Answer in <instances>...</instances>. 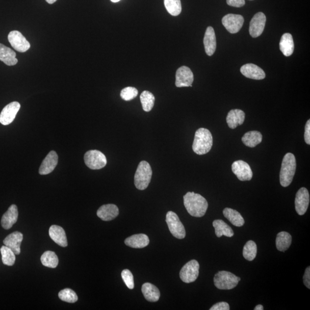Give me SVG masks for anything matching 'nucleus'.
<instances>
[{
  "label": "nucleus",
  "instance_id": "41",
  "mask_svg": "<svg viewBox=\"0 0 310 310\" xmlns=\"http://www.w3.org/2000/svg\"><path fill=\"white\" fill-rule=\"evenodd\" d=\"M228 5L233 7L240 8L245 4V0H227Z\"/></svg>",
  "mask_w": 310,
  "mask_h": 310
},
{
  "label": "nucleus",
  "instance_id": "12",
  "mask_svg": "<svg viewBox=\"0 0 310 310\" xmlns=\"http://www.w3.org/2000/svg\"><path fill=\"white\" fill-rule=\"evenodd\" d=\"M266 16L262 12H258L254 16L250 22L249 31L252 38H258L264 31Z\"/></svg>",
  "mask_w": 310,
  "mask_h": 310
},
{
  "label": "nucleus",
  "instance_id": "26",
  "mask_svg": "<svg viewBox=\"0 0 310 310\" xmlns=\"http://www.w3.org/2000/svg\"><path fill=\"white\" fill-rule=\"evenodd\" d=\"M280 50L285 56H291L294 52V40L290 33H286L283 35L280 42Z\"/></svg>",
  "mask_w": 310,
  "mask_h": 310
},
{
  "label": "nucleus",
  "instance_id": "44",
  "mask_svg": "<svg viewBox=\"0 0 310 310\" xmlns=\"http://www.w3.org/2000/svg\"><path fill=\"white\" fill-rule=\"evenodd\" d=\"M255 310H263V306L261 305H258L256 306V308L254 309Z\"/></svg>",
  "mask_w": 310,
  "mask_h": 310
},
{
  "label": "nucleus",
  "instance_id": "47",
  "mask_svg": "<svg viewBox=\"0 0 310 310\" xmlns=\"http://www.w3.org/2000/svg\"><path fill=\"white\" fill-rule=\"evenodd\" d=\"M251 1H252V0H251Z\"/></svg>",
  "mask_w": 310,
  "mask_h": 310
},
{
  "label": "nucleus",
  "instance_id": "46",
  "mask_svg": "<svg viewBox=\"0 0 310 310\" xmlns=\"http://www.w3.org/2000/svg\"><path fill=\"white\" fill-rule=\"evenodd\" d=\"M110 1L113 2H119L120 0H110Z\"/></svg>",
  "mask_w": 310,
  "mask_h": 310
},
{
  "label": "nucleus",
  "instance_id": "14",
  "mask_svg": "<svg viewBox=\"0 0 310 310\" xmlns=\"http://www.w3.org/2000/svg\"><path fill=\"white\" fill-rule=\"evenodd\" d=\"M310 203V194L305 187L300 188L296 195L295 205V209L299 215L306 213Z\"/></svg>",
  "mask_w": 310,
  "mask_h": 310
},
{
  "label": "nucleus",
  "instance_id": "28",
  "mask_svg": "<svg viewBox=\"0 0 310 310\" xmlns=\"http://www.w3.org/2000/svg\"><path fill=\"white\" fill-rule=\"evenodd\" d=\"M213 226L215 229V234L217 237H221L222 235L226 237H232L234 235L233 231L230 226L226 224L224 221L221 220H215L213 222Z\"/></svg>",
  "mask_w": 310,
  "mask_h": 310
},
{
  "label": "nucleus",
  "instance_id": "37",
  "mask_svg": "<svg viewBox=\"0 0 310 310\" xmlns=\"http://www.w3.org/2000/svg\"><path fill=\"white\" fill-rule=\"evenodd\" d=\"M58 296L62 301L69 303H76L78 299L76 293L70 288H65L60 291Z\"/></svg>",
  "mask_w": 310,
  "mask_h": 310
},
{
  "label": "nucleus",
  "instance_id": "27",
  "mask_svg": "<svg viewBox=\"0 0 310 310\" xmlns=\"http://www.w3.org/2000/svg\"><path fill=\"white\" fill-rule=\"evenodd\" d=\"M144 298L148 301L156 302L159 301L160 296L159 289L156 286L151 284L150 283H146L141 288Z\"/></svg>",
  "mask_w": 310,
  "mask_h": 310
},
{
  "label": "nucleus",
  "instance_id": "30",
  "mask_svg": "<svg viewBox=\"0 0 310 310\" xmlns=\"http://www.w3.org/2000/svg\"><path fill=\"white\" fill-rule=\"evenodd\" d=\"M262 134L258 131H250L242 137V141L246 146L254 148L261 143Z\"/></svg>",
  "mask_w": 310,
  "mask_h": 310
},
{
  "label": "nucleus",
  "instance_id": "24",
  "mask_svg": "<svg viewBox=\"0 0 310 310\" xmlns=\"http://www.w3.org/2000/svg\"><path fill=\"white\" fill-rule=\"evenodd\" d=\"M245 114L240 109H232L228 114L227 122L229 128L235 129L245 121Z\"/></svg>",
  "mask_w": 310,
  "mask_h": 310
},
{
  "label": "nucleus",
  "instance_id": "43",
  "mask_svg": "<svg viewBox=\"0 0 310 310\" xmlns=\"http://www.w3.org/2000/svg\"><path fill=\"white\" fill-rule=\"evenodd\" d=\"M305 140L306 144H310V120H309L305 126Z\"/></svg>",
  "mask_w": 310,
  "mask_h": 310
},
{
  "label": "nucleus",
  "instance_id": "11",
  "mask_svg": "<svg viewBox=\"0 0 310 310\" xmlns=\"http://www.w3.org/2000/svg\"><path fill=\"white\" fill-rule=\"evenodd\" d=\"M8 40L13 48L20 52H25L31 47L30 43L26 40L21 32L13 31L9 33Z\"/></svg>",
  "mask_w": 310,
  "mask_h": 310
},
{
  "label": "nucleus",
  "instance_id": "5",
  "mask_svg": "<svg viewBox=\"0 0 310 310\" xmlns=\"http://www.w3.org/2000/svg\"><path fill=\"white\" fill-rule=\"evenodd\" d=\"M241 279L230 272L220 271L215 274L214 283L215 287L223 290L234 288Z\"/></svg>",
  "mask_w": 310,
  "mask_h": 310
},
{
  "label": "nucleus",
  "instance_id": "32",
  "mask_svg": "<svg viewBox=\"0 0 310 310\" xmlns=\"http://www.w3.org/2000/svg\"><path fill=\"white\" fill-rule=\"evenodd\" d=\"M41 262L46 267L55 268L59 264V259L55 252L49 251L42 255Z\"/></svg>",
  "mask_w": 310,
  "mask_h": 310
},
{
  "label": "nucleus",
  "instance_id": "23",
  "mask_svg": "<svg viewBox=\"0 0 310 310\" xmlns=\"http://www.w3.org/2000/svg\"><path fill=\"white\" fill-rule=\"evenodd\" d=\"M124 242L128 247L132 248H143L150 244V239L146 234H138L128 237Z\"/></svg>",
  "mask_w": 310,
  "mask_h": 310
},
{
  "label": "nucleus",
  "instance_id": "9",
  "mask_svg": "<svg viewBox=\"0 0 310 310\" xmlns=\"http://www.w3.org/2000/svg\"><path fill=\"white\" fill-rule=\"evenodd\" d=\"M244 23V19L240 15L228 14L222 19V25L229 32L232 34L240 31Z\"/></svg>",
  "mask_w": 310,
  "mask_h": 310
},
{
  "label": "nucleus",
  "instance_id": "1",
  "mask_svg": "<svg viewBox=\"0 0 310 310\" xmlns=\"http://www.w3.org/2000/svg\"><path fill=\"white\" fill-rule=\"evenodd\" d=\"M184 205L191 216L202 217L204 216L208 208V203L201 195L188 192L183 197Z\"/></svg>",
  "mask_w": 310,
  "mask_h": 310
},
{
  "label": "nucleus",
  "instance_id": "6",
  "mask_svg": "<svg viewBox=\"0 0 310 310\" xmlns=\"http://www.w3.org/2000/svg\"><path fill=\"white\" fill-rule=\"evenodd\" d=\"M166 221L168 228L173 236L178 239H183L186 237V231L184 225L180 220L178 215L173 211H168Z\"/></svg>",
  "mask_w": 310,
  "mask_h": 310
},
{
  "label": "nucleus",
  "instance_id": "2",
  "mask_svg": "<svg viewBox=\"0 0 310 310\" xmlns=\"http://www.w3.org/2000/svg\"><path fill=\"white\" fill-rule=\"evenodd\" d=\"M213 146V136L209 130L201 128L195 134L193 150L199 155L207 154Z\"/></svg>",
  "mask_w": 310,
  "mask_h": 310
},
{
  "label": "nucleus",
  "instance_id": "20",
  "mask_svg": "<svg viewBox=\"0 0 310 310\" xmlns=\"http://www.w3.org/2000/svg\"><path fill=\"white\" fill-rule=\"evenodd\" d=\"M204 44L205 52L208 56H212L216 50L217 42L214 30L211 26H208L206 31Z\"/></svg>",
  "mask_w": 310,
  "mask_h": 310
},
{
  "label": "nucleus",
  "instance_id": "45",
  "mask_svg": "<svg viewBox=\"0 0 310 310\" xmlns=\"http://www.w3.org/2000/svg\"><path fill=\"white\" fill-rule=\"evenodd\" d=\"M46 1L50 4H53V3L56 1V0H46Z\"/></svg>",
  "mask_w": 310,
  "mask_h": 310
},
{
  "label": "nucleus",
  "instance_id": "21",
  "mask_svg": "<svg viewBox=\"0 0 310 310\" xmlns=\"http://www.w3.org/2000/svg\"><path fill=\"white\" fill-rule=\"evenodd\" d=\"M49 235L51 238L60 247H66L68 245L66 232L59 226L52 225L49 229Z\"/></svg>",
  "mask_w": 310,
  "mask_h": 310
},
{
  "label": "nucleus",
  "instance_id": "15",
  "mask_svg": "<svg viewBox=\"0 0 310 310\" xmlns=\"http://www.w3.org/2000/svg\"><path fill=\"white\" fill-rule=\"evenodd\" d=\"M20 108L18 102H12L6 105L0 114V123L4 126H7L15 120L17 113Z\"/></svg>",
  "mask_w": 310,
  "mask_h": 310
},
{
  "label": "nucleus",
  "instance_id": "39",
  "mask_svg": "<svg viewBox=\"0 0 310 310\" xmlns=\"http://www.w3.org/2000/svg\"><path fill=\"white\" fill-rule=\"evenodd\" d=\"M121 277H122L123 281L126 283L128 288L130 289L134 288L133 276L129 270H128V269H124V270L121 272Z\"/></svg>",
  "mask_w": 310,
  "mask_h": 310
},
{
  "label": "nucleus",
  "instance_id": "16",
  "mask_svg": "<svg viewBox=\"0 0 310 310\" xmlns=\"http://www.w3.org/2000/svg\"><path fill=\"white\" fill-rule=\"evenodd\" d=\"M58 163V156L56 152L52 151L47 155L39 168L40 175H47L54 170Z\"/></svg>",
  "mask_w": 310,
  "mask_h": 310
},
{
  "label": "nucleus",
  "instance_id": "36",
  "mask_svg": "<svg viewBox=\"0 0 310 310\" xmlns=\"http://www.w3.org/2000/svg\"><path fill=\"white\" fill-rule=\"evenodd\" d=\"M0 251H1L3 264L8 266L14 265L16 261V255L11 249L5 245L2 246L0 249Z\"/></svg>",
  "mask_w": 310,
  "mask_h": 310
},
{
  "label": "nucleus",
  "instance_id": "17",
  "mask_svg": "<svg viewBox=\"0 0 310 310\" xmlns=\"http://www.w3.org/2000/svg\"><path fill=\"white\" fill-rule=\"evenodd\" d=\"M240 72L242 75L252 79L261 80L265 78V73L263 70L253 63L246 64L242 66Z\"/></svg>",
  "mask_w": 310,
  "mask_h": 310
},
{
  "label": "nucleus",
  "instance_id": "29",
  "mask_svg": "<svg viewBox=\"0 0 310 310\" xmlns=\"http://www.w3.org/2000/svg\"><path fill=\"white\" fill-rule=\"evenodd\" d=\"M292 243V236L288 232H279L276 239V245L278 250L285 252L290 247Z\"/></svg>",
  "mask_w": 310,
  "mask_h": 310
},
{
  "label": "nucleus",
  "instance_id": "8",
  "mask_svg": "<svg viewBox=\"0 0 310 310\" xmlns=\"http://www.w3.org/2000/svg\"><path fill=\"white\" fill-rule=\"evenodd\" d=\"M200 264L195 260H192L185 264L181 269L180 278L183 282L190 283L197 279L199 276Z\"/></svg>",
  "mask_w": 310,
  "mask_h": 310
},
{
  "label": "nucleus",
  "instance_id": "38",
  "mask_svg": "<svg viewBox=\"0 0 310 310\" xmlns=\"http://www.w3.org/2000/svg\"><path fill=\"white\" fill-rule=\"evenodd\" d=\"M138 95V90L135 87H127L121 90L120 96L125 101L132 100Z\"/></svg>",
  "mask_w": 310,
  "mask_h": 310
},
{
  "label": "nucleus",
  "instance_id": "10",
  "mask_svg": "<svg viewBox=\"0 0 310 310\" xmlns=\"http://www.w3.org/2000/svg\"><path fill=\"white\" fill-rule=\"evenodd\" d=\"M232 173L236 175L241 181H249L252 180L253 173L250 166L243 160L234 161L232 166Z\"/></svg>",
  "mask_w": 310,
  "mask_h": 310
},
{
  "label": "nucleus",
  "instance_id": "19",
  "mask_svg": "<svg viewBox=\"0 0 310 310\" xmlns=\"http://www.w3.org/2000/svg\"><path fill=\"white\" fill-rule=\"evenodd\" d=\"M97 216L104 221L114 220L119 214V208L113 204L103 205L97 212Z\"/></svg>",
  "mask_w": 310,
  "mask_h": 310
},
{
  "label": "nucleus",
  "instance_id": "31",
  "mask_svg": "<svg viewBox=\"0 0 310 310\" xmlns=\"http://www.w3.org/2000/svg\"><path fill=\"white\" fill-rule=\"evenodd\" d=\"M224 217L235 226V227H241L245 224L243 217L239 212L231 208H225L223 211Z\"/></svg>",
  "mask_w": 310,
  "mask_h": 310
},
{
  "label": "nucleus",
  "instance_id": "42",
  "mask_svg": "<svg viewBox=\"0 0 310 310\" xmlns=\"http://www.w3.org/2000/svg\"><path fill=\"white\" fill-rule=\"evenodd\" d=\"M303 282L307 288H310V267L306 268L304 276H303Z\"/></svg>",
  "mask_w": 310,
  "mask_h": 310
},
{
  "label": "nucleus",
  "instance_id": "25",
  "mask_svg": "<svg viewBox=\"0 0 310 310\" xmlns=\"http://www.w3.org/2000/svg\"><path fill=\"white\" fill-rule=\"evenodd\" d=\"M0 60L8 66H14L18 62L15 52L0 43Z\"/></svg>",
  "mask_w": 310,
  "mask_h": 310
},
{
  "label": "nucleus",
  "instance_id": "4",
  "mask_svg": "<svg viewBox=\"0 0 310 310\" xmlns=\"http://www.w3.org/2000/svg\"><path fill=\"white\" fill-rule=\"evenodd\" d=\"M153 171L150 164L146 161H141L134 175V185L138 190L146 189L151 181Z\"/></svg>",
  "mask_w": 310,
  "mask_h": 310
},
{
  "label": "nucleus",
  "instance_id": "3",
  "mask_svg": "<svg viewBox=\"0 0 310 310\" xmlns=\"http://www.w3.org/2000/svg\"><path fill=\"white\" fill-rule=\"evenodd\" d=\"M296 168L295 157L291 153H287L283 158L281 173H280V182L283 187H288L291 183L294 177Z\"/></svg>",
  "mask_w": 310,
  "mask_h": 310
},
{
  "label": "nucleus",
  "instance_id": "40",
  "mask_svg": "<svg viewBox=\"0 0 310 310\" xmlns=\"http://www.w3.org/2000/svg\"><path fill=\"white\" fill-rule=\"evenodd\" d=\"M210 310H229L230 306L227 302H222L216 303L210 309Z\"/></svg>",
  "mask_w": 310,
  "mask_h": 310
},
{
  "label": "nucleus",
  "instance_id": "22",
  "mask_svg": "<svg viewBox=\"0 0 310 310\" xmlns=\"http://www.w3.org/2000/svg\"><path fill=\"white\" fill-rule=\"evenodd\" d=\"M18 207L15 205H11L7 211L3 215L1 219L2 227L5 230L11 229L18 221Z\"/></svg>",
  "mask_w": 310,
  "mask_h": 310
},
{
  "label": "nucleus",
  "instance_id": "34",
  "mask_svg": "<svg viewBox=\"0 0 310 310\" xmlns=\"http://www.w3.org/2000/svg\"><path fill=\"white\" fill-rule=\"evenodd\" d=\"M257 245L254 241H248L244 246L243 249L244 258L248 261L254 260L257 255Z\"/></svg>",
  "mask_w": 310,
  "mask_h": 310
},
{
  "label": "nucleus",
  "instance_id": "7",
  "mask_svg": "<svg viewBox=\"0 0 310 310\" xmlns=\"http://www.w3.org/2000/svg\"><path fill=\"white\" fill-rule=\"evenodd\" d=\"M84 160L86 166L92 170H100L107 164L105 155L97 150L87 151L84 156Z\"/></svg>",
  "mask_w": 310,
  "mask_h": 310
},
{
  "label": "nucleus",
  "instance_id": "35",
  "mask_svg": "<svg viewBox=\"0 0 310 310\" xmlns=\"http://www.w3.org/2000/svg\"><path fill=\"white\" fill-rule=\"evenodd\" d=\"M165 7L172 16H177L181 12V0H164Z\"/></svg>",
  "mask_w": 310,
  "mask_h": 310
},
{
  "label": "nucleus",
  "instance_id": "33",
  "mask_svg": "<svg viewBox=\"0 0 310 310\" xmlns=\"http://www.w3.org/2000/svg\"><path fill=\"white\" fill-rule=\"evenodd\" d=\"M140 101L145 112H150L154 106L155 98L153 93L148 91H144L141 94Z\"/></svg>",
  "mask_w": 310,
  "mask_h": 310
},
{
  "label": "nucleus",
  "instance_id": "13",
  "mask_svg": "<svg viewBox=\"0 0 310 310\" xmlns=\"http://www.w3.org/2000/svg\"><path fill=\"white\" fill-rule=\"evenodd\" d=\"M193 81V73L188 67L181 66L177 70L175 81V85L177 87H192Z\"/></svg>",
  "mask_w": 310,
  "mask_h": 310
},
{
  "label": "nucleus",
  "instance_id": "18",
  "mask_svg": "<svg viewBox=\"0 0 310 310\" xmlns=\"http://www.w3.org/2000/svg\"><path fill=\"white\" fill-rule=\"evenodd\" d=\"M23 239V235L22 232H15L8 235L3 241V243L11 249L15 255H18L21 252L20 246H21Z\"/></svg>",
  "mask_w": 310,
  "mask_h": 310
}]
</instances>
